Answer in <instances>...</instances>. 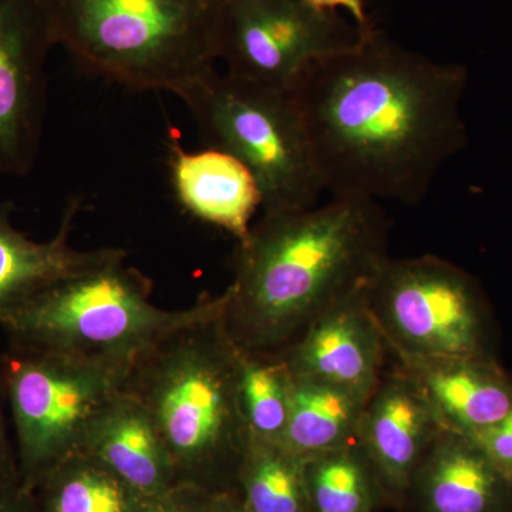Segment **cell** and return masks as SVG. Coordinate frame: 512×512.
<instances>
[{"label": "cell", "mask_w": 512, "mask_h": 512, "mask_svg": "<svg viewBox=\"0 0 512 512\" xmlns=\"http://www.w3.org/2000/svg\"><path fill=\"white\" fill-rule=\"evenodd\" d=\"M55 46L137 90L183 97L215 70L220 0H39Z\"/></svg>", "instance_id": "obj_4"}, {"label": "cell", "mask_w": 512, "mask_h": 512, "mask_svg": "<svg viewBox=\"0 0 512 512\" xmlns=\"http://www.w3.org/2000/svg\"><path fill=\"white\" fill-rule=\"evenodd\" d=\"M36 487L42 490L43 512H144L157 503L84 451L53 468Z\"/></svg>", "instance_id": "obj_19"}, {"label": "cell", "mask_w": 512, "mask_h": 512, "mask_svg": "<svg viewBox=\"0 0 512 512\" xmlns=\"http://www.w3.org/2000/svg\"><path fill=\"white\" fill-rule=\"evenodd\" d=\"M380 202L332 197L301 210L262 212L238 242L222 320L239 349L284 355L313 323L366 288L390 258Z\"/></svg>", "instance_id": "obj_2"}, {"label": "cell", "mask_w": 512, "mask_h": 512, "mask_svg": "<svg viewBox=\"0 0 512 512\" xmlns=\"http://www.w3.org/2000/svg\"><path fill=\"white\" fill-rule=\"evenodd\" d=\"M369 311L399 363L490 356L476 279L436 255L387 259L366 288Z\"/></svg>", "instance_id": "obj_8"}, {"label": "cell", "mask_w": 512, "mask_h": 512, "mask_svg": "<svg viewBox=\"0 0 512 512\" xmlns=\"http://www.w3.org/2000/svg\"><path fill=\"white\" fill-rule=\"evenodd\" d=\"M367 399L343 387L292 375L284 446L308 458L355 443Z\"/></svg>", "instance_id": "obj_18"}, {"label": "cell", "mask_w": 512, "mask_h": 512, "mask_svg": "<svg viewBox=\"0 0 512 512\" xmlns=\"http://www.w3.org/2000/svg\"><path fill=\"white\" fill-rule=\"evenodd\" d=\"M187 490H178L177 493L165 500L157 501L144 512H201L202 508L191 507L188 503Z\"/></svg>", "instance_id": "obj_27"}, {"label": "cell", "mask_w": 512, "mask_h": 512, "mask_svg": "<svg viewBox=\"0 0 512 512\" xmlns=\"http://www.w3.org/2000/svg\"><path fill=\"white\" fill-rule=\"evenodd\" d=\"M420 387L444 429L473 436L512 412V380L491 356L399 363Z\"/></svg>", "instance_id": "obj_14"}, {"label": "cell", "mask_w": 512, "mask_h": 512, "mask_svg": "<svg viewBox=\"0 0 512 512\" xmlns=\"http://www.w3.org/2000/svg\"><path fill=\"white\" fill-rule=\"evenodd\" d=\"M468 82L464 64L430 59L376 26L313 62L289 92L323 190L421 204L444 165L468 147Z\"/></svg>", "instance_id": "obj_1"}, {"label": "cell", "mask_w": 512, "mask_h": 512, "mask_svg": "<svg viewBox=\"0 0 512 512\" xmlns=\"http://www.w3.org/2000/svg\"><path fill=\"white\" fill-rule=\"evenodd\" d=\"M201 512H247L239 498L229 494L211 495Z\"/></svg>", "instance_id": "obj_28"}, {"label": "cell", "mask_w": 512, "mask_h": 512, "mask_svg": "<svg viewBox=\"0 0 512 512\" xmlns=\"http://www.w3.org/2000/svg\"><path fill=\"white\" fill-rule=\"evenodd\" d=\"M221 305L157 343L133 363L124 390L153 417L173 457L180 490L229 480L238 473L251 441L241 402L242 350Z\"/></svg>", "instance_id": "obj_3"}, {"label": "cell", "mask_w": 512, "mask_h": 512, "mask_svg": "<svg viewBox=\"0 0 512 512\" xmlns=\"http://www.w3.org/2000/svg\"><path fill=\"white\" fill-rule=\"evenodd\" d=\"M291 389V370L284 356L242 350L241 402L252 437L284 444Z\"/></svg>", "instance_id": "obj_22"}, {"label": "cell", "mask_w": 512, "mask_h": 512, "mask_svg": "<svg viewBox=\"0 0 512 512\" xmlns=\"http://www.w3.org/2000/svg\"><path fill=\"white\" fill-rule=\"evenodd\" d=\"M53 46L39 0H0V174L25 177L35 167Z\"/></svg>", "instance_id": "obj_10"}, {"label": "cell", "mask_w": 512, "mask_h": 512, "mask_svg": "<svg viewBox=\"0 0 512 512\" xmlns=\"http://www.w3.org/2000/svg\"><path fill=\"white\" fill-rule=\"evenodd\" d=\"M315 8L328 10V12H345L348 18L355 22L359 28L370 30L375 28L369 12H367L366 0H305Z\"/></svg>", "instance_id": "obj_25"}, {"label": "cell", "mask_w": 512, "mask_h": 512, "mask_svg": "<svg viewBox=\"0 0 512 512\" xmlns=\"http://www.w3.org/2000/svg\"><path fill=\"white\" fill-rule=\"evenodd\" d=\"M468 437L474 440L512 487V412L495 426Z\"/></svg>", "instance_id": "obj_23"}, {"label": "cell", "mask_w": 512, "mask_h": 512, "mask_svg": "<svg viewBox=\"0 0 512 512\" xmlns=\"http://www.w3.org/2000/svg\"><path fill=\"white\" fill-rule=\"evenodd\" d=\"M312 512H369L376 478L357 441L305 458Z\"/></svg>", "instance_id": "obj_21"}, {"label": "cell", "mask_w": 512, "mask_h": 512, "mask_svg": "<svg viewBox=\"0 0 512 512\" xmlns=\"http://www.w3.org/2000/svg\"><path fill=\"white\" fill-rule=\"evenodd\" d=\"M0 512H37L30 491L22 485L0 484Z\"/></svg>", "instance_id": "obj_26"}, {"label": "cell", "mask_w": 512, "mask_h": 512, "mask_svg": "<svg viewBox=\"0 0 512 512\" xmlns=\"http://www.w3.org/2000/svg\"><path fill=\"white\" fill-rule=\"evenodd\" d=\"M443 429L433 407L399 365L382 373L363 409L357 444L376 483L394 495L410 490L414 473Z\"/></svg>", "instance_id": "obj_11"}, {"label": "cell", "mask_w": 512, "mask_h": 512, "mask_svg": "<svg viewBox=\"0 0 512 512\" xmlns=\"http://www.w3.org/2000/svg\"><path fill=\"white\" fill-rule=\"evenodd\" d=\"M366 288L329 309L286 350L282 356L293 376L370 396L384 372L387 346L367 306Z\"/></svg>", "instance_id": "obj_12"}, {"label": "cell", "mask_w": 512, "mask_h": 512, "mask_svg": "<svg viewBox=\"0 0 512 512\" xmlns=\"http://www.w3.org/2000/svg\"><path fill=\"white\" fill-rule=\"evenodd\" d=\"M247 512H312L305 478V458L251 436L238 473Z\"/></svg>", "instance_id": "obj_20"}, {"label": "cell", "mask_w": 512, "mask_h": 512, "mask_svg": "<svg viewBox=\"0 0 512 512\" xmlns=\"http://www.w3.org/2000/svg\"><path fill=\"white\" fill-rule=\"evenodd\" d=\"M110 248L100 261L60 279L0 320L12 345L100 360L128 372L134 362L178 329L214 312L222 293L183 311L151 302L153 284Z\"/></svg>", "instance_id": "obj_5"}, {"label": "cell", "mask_w": 512, "mask_h": 512, "mask_svg": "<svg viewBox=\"0 0 512 512\" xmlns=\"http://www.w3.org/2000/svg\"><path fill=\"white\" fill-rule=\"evenodd\" d=\"M126 376L100 360L9 343L0 357V386L12 412L25 490L83 453L90 430Z\"/></svg>", "instance_id": "obj_7"}, {"label": "cell", "mask_w": 512, "mask_h": 512, "mask_svg": "<svg viewBox=\"0 0 512 512\" xmlns=\"http://www.w3.org/2000/svg\"><path fill=\"white\" fill-rule=\"evenodd\" d=\"M2 386H0V484H16L20 481L18 458L10 443L8 427L2 407Z\"/></svg>", "instance_id": "obj_24"}, {"label": "cell", "mask_w": 512, "mask_h": 512, "mask_svg": "<svg viewBox=\"0 0 512 512\" xmlns=\"http://www.w3.org/2000/svg\"><path fill=\"white\" fill-rule=\"evenodd\" d=\"M171 181L178 201L198 220L244 241L262 210L261 188L244 163L218 148L185 151L170 144Z\"/></svg>", "instance_id": "obj_15"}, {"label": "cell", "mask_w": 512, "mask_h": 512, "mask_svg": "<svg viewBox=\"0 0 512 512\" xmlns=\"http://www.w3.org/2000/svg\"><path fill=\"white\" fill-rule=\"evenodd\" d=\"M83 451L150 500L180 490L173 457L153 417L124 387L94 423Z\"/></svg>", "instance_id": "obj_13"}, {"label": "cell", "mask_w": 512, "mask_h": 512, "mask_svg": "<svg viewBox=\"0 0 512 512\" xmlns=\"http://www.w3.org/2000/svg\"><path fill=\"white\" fill-rule=\"evenodd\" d=\"M82 200L73 198L55 237L33 241L13 224L10 201H0V320L60 279L100 261L110 248L80 251L70 244Z\"/></svg>", "instance_id": "obj_17"}, {"label": "cell", "mask_w": 512, "mask_h": 512, "mask_svg": "<svg viewBox=\"0 0 512 512\" xmlns=\"http://www.w3.org/2000/svg\"><path fill=\"white\" fill-rule=\"evenodd\" d=\"M423 512H512V487L471 437L441 429L414 473Z\"/></svg>", "instance_id": "obj_16"}, {"label": "cell", "mask_w": 512, "mask_h": 512, "mask_svg": "<svg viewBox=\"0 0 512 512\" xmlns=\"http://www.w3.org/2000/svg\"><path fill=\"white\" fill-rule=\"evenodd\" d=\"M365 32L305 0H220L217 57L235 79L289 92L313 62Z\"/></svg>", "instance_id": "obj_9"}, {"label": "cell", "mask_w": 512, "mask_h": 512, "mask_svg": "<svg viewBox=\"0 0 512 512\" xmlns=\"http://www.w3.org/2000/svg\"><path fill=\"white\" fill-rule=\"evenodd\" d=\"M180 99L208 146L238 158L254 174L262 212L318 204L325 190L291 92L242 82L215 69Z\"/></svg>", "instance_id": "obj_6"}]
</instances>
